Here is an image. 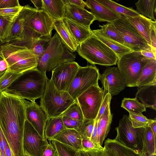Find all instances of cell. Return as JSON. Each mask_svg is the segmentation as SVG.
<instances>
[{"mask_svg": "<svg viewBox=\"0 0 156 156\" xmlns=\"http://www.w3.org/2000/svg\"><path fill=\"white\" fill-rule=\"evenodd\" d=\"M28 102L4 91L0 94V127L14 155L23 152V132Z\"/></svg>", "mask_w": 156, "mask_h": 156, "instance_id": "1", "label": "cell"}, {"mask_svg": "<svg viewBox=\"0 0 156 156\" xmlns=\"http://www.w3.org/2000/svg\"><path fill=\"white\" fill-rule=\"evenodd\" d=\"M48 80L46 73L37 68L22 73L4 91L31 102L41 98Z\"/></svg>", "mask_w": 156, "mask_h": 156, "instance_id": "2", "label": "cell"}, {"mask_svg": "<svg viewBox=\"0 0 156 156\" xmlns=\"http://www.w3.org/2000/svg\"><path fill=\"white\" fill-rule=\"evenodd\" d=\"M1 57L8 66L6 71L22 73L37 68V60L31 50L11 43L0 46Z\"/></svg>", "mask_w": 156, "mask_h": 156, "instance_id": "3", "label": "cell"}, {"mask_svg": "<svg viewBox=\"0 0 156 156\" xmlns=\"http://www.w3.org/2000/svg\"><path fill=\"white\" fill-rule=\"evenodd\" d=\"M76 51L81 57L93 65H115L118 59L112 50L91 33L90 37L78 45Z\"/></svg>", "mask_w": 156, "mask_h": 156, "instance_id": "4", "label": "cell"}, {"mask_svg": "<svg viewBox=\"0 0 156 156\" xmlns=\"http://www.w3.org/2000/svg\"><path fill=\"white\" fill-rule=\"evenodd\" d=\"M75 58V55L66 46L56 32L51 38L44 55L37 61V69L46 73L52 71L62 63L74 61Z\"/></svg>", "mask_w": 156, "mask_h": 156, "instance_id": "5", "label": "cell"}, {"mask_svg": "<svg viewBox=\"0 0 156 156\" xmlns=\"http://www.w3.org/2000/svg\"><path fill=\"white\" fill-rule=\"evenodd\" d=\"M76 100L68 92L57 90L50 79L41 98L40 106L48 119L59 116Z\"/></svg>", "mask_w": 156, "mask_h": 156, "instance_id": "6", "label": "cell"}, {"mask_svg": "<svg viewBox=\"0 0 156 156\" xmlns=\"http://www.w3.org/2000/svg\"><path fill=\"white\" fill-rule=\"evenodd\" d=\"M153 59L143 55L140 51H133L118 58L117 68L124 79L126 86L137 87L143 68Z\"/></svg>", "mask_w": 156, "mask_h": 156, "instance_id": "7", "label": "cell"}, {"mask_svg": "<svg viewBox=\"0 0 156 156\" xmlns=\"http://www.w3.org/2000/svg\"><path fill=\"white\" fill-rule=\"evenodd\" d=\"M113 23L125 43V45L133 51L152 49L144 38L124 14Z\"/></svg>", "mask_w": 156, "mask_h": 156, "instance_id": "8", "label": "cell"}, {"mask_svg": "<svg viewBox=\"0 0 156 156\" xmlns=\"http://www.w3.org/2000/svg\"><path fill=\"white\" fill-rule=\"evenodd\" d=\"M100 74L95 66H80L69 88L68 92L75 100L92 85H98Z\"/></svg>", "mask_w": 156, "mask_h": 156, "instance_id": "9", "label": "cell"}, {"mask_svg": "<svg viewBox=\"0 0 156 156\" xmlns=\"http://www.w3.org/2000/svg\"><path fill=\"white\" fill-rule=\"evenodd\" d=\"M103 92V88L98 85H92L77 98L84 118L96 119L102 102Z\"/></svg>", "mask_w": 156, "mask_h": 156, "instance_id": "10", "label": "cell"}, {"mask_svg": "<svg viewBox=\"0 0 156 156\" xmlns=\"http://www.w3.org/2000/svg\"><path fill=\"white\" fill-rule=\"evenodd\" d=\"M117 134L115 138L125 146L141 152L144 128L133 127L128 116L124 115L115 128Z\"/></svg>", "mask_w": 156, "mask_h": 156, "instance_id": "11", "label": "cell"}, {"mask_svg": "<svg viewBox=\"0 0 156 156\" xmlns=\"http://www.w3.org/2000/svg\"><path fill=\"white\" fill-rule=\"evenodd\" d=\"M49 143L26 119L24 127L23 147L24 154L42 156Z\"/></svg>", "mask_w": 156, "mask_h": 156, "instance_id": "12", "label": "cell"}, {"mask_svg": "<svg viewBox=\"0 0 156 156\" xmlns=\"http://www.w3.org/2000/svg\"><path fill=\"white\" fill-rule=\"evenodd\" d=\"M80 66L74 61L67 62L59 65L52 71L51 79L57 90L68 92Z\"/></svg>", "mask_w": 156, "mask_h": 156, "instance_id": "13", "label": "cell"}, {"mask_svg": "<svg viewBox=\"0 0 156 156\" xmlns=\"http://www.w3.org/2000/svg\"><path fill=\"white\" fill-rule=\"evenodd\" d=\"M99 80L104 89L103 96L108 92L112 96L118 95L126 86L125 80L117 67L107 66L100 74Z\"/></svg>", "mask_w": 156, "mask_h": 156, "instance_id": "14", "label": "cell"}, {"mask_svg": "<svg viewBox=\"0 0 156 156\" xmlns=\"http://www.w3.org/2000/svg\"><path fill=\"white\" fill-rule=\"evenodd\" d=\"M38 11L28 5L23 6L12 22L8 43L21 39L24 27Z\"/></svg>", "mask_w": 156, "mask_h": 156, "instance_id": "15", "label": "cell"}, {"mask_svg": "<svg viewBox=\"0 0 156 156\" xmlns=\"http://www.w3.org/2000/svg\"><path fill=\"white\" fill-rule=\"evenodd\" d=\"M65 5L63 18H66L80 24L88 29L96 19L90 12L63 0Z\"/></svg>", "mask_w": 156, "mask_h": 156, "instance_id": "16", "label": "cell"}, {"mask_svg": "<svg viewBox=\"0 0 156 156\" xmlns=\"http://www.w3.org/2000/svg\"><path fill=\"white\" fill-rule=\"evenodd\" d=\"M26 119L40 136L45 139L44 130L47 119L40 105L35 101L28 102L26 107Z\"/></svg>", "mask_w": 156, "mask_h": 156, "instance_id": "17", "label": "cell"}, {"mask_svg": "<svg viewBox=\"0 0 156 156\" xmlns=\"http://www.w3.org/2000/svg\"><path fill=\"white\" fill-rule=\"evenodd\" d=\"M54 22L49 16L42 10H38L26 25L41 36L51 37Z\"/></svg>", "mask_w": 156, "mask_h": 156, "instance_id": "18", "label": "cell"}, {"mask_svg": "<svg viewBox=\"0 0 156 156\" xmlns=\"http://www.w3.org/2000/svg\"><path fill=\"white\" fill-rule=\"evenodd\" d=\"M87 8L95 17L96 20L100 22L113 23L120 16L118 14L97 0H87L85 1Z\"/></svg>", "mask_w": 156, "mask_h": 156, "instance_id": "19", "label": "cell"}, {"mask_svg": "<svg viewBox=\"0 0 156 156\" xmlns=\"http://www.w3.org/2000/svg\"><path fill=\"white\" fill-rule=\"evenodd\" d=\"M82 140L81 136L76 129H66L50 141L55 140L79 151L82 149Z\"/></svg>", "mask_w": 156, "mask_h": 156, "instance_id": "20", "label": "cell"}, {"mask_svg": "<svg viewBox=\"0 0 156 156\" xmlns=\"http://www.w3.org/2000/svg\"><path fill=\"white\" fill-rule=\"evenodd\" d=\"M90 32L112 50L118 58L126 54L133 51L129 48L111 39L101 28L94 30H91Z\"/></svg>", "mask_w": 156, "mask_h": 156, "instance_id": "21", "label": "cell"}, {"mask_svg": "<svg viewBox=\"0 0 156 156\" xmlns=\"http://www.w3.org/2000/svg\"><path fill=\"white\" fill-rule=\"evenodd\" d=\"M136 97L146 107L156 109V85H147L138 87Z\"/></svg>", "mask_w": 156, "mask_h": 156, "instance_id": "22", "label": "cell"}, {"mask_svg": "<svg viewBox=\"0 0 156 156\" xmlns=\"http://www.w3.org/2000/svg\"><path fill=\"white\" fill-rule=\"evenodd\" d=\"M42 10L54 22L63 19L65 4L63 0H42Z\"/></svg>", "mask_w": 156, "mask_h": 156, "instance_id": "23", "label": "cell"}, {"mask_svg": "<svg viewBox=\"0 0 156 156\" xmlns=\"http://www.w3.org/2000/svg\"><path fill=\"white\" fill-rule=\"evenodd\" d=\"M125 15L135 27L151 47L150 32L151 26L153 21L140 14L139 16L134 17Z\"/></svg>", "mask_w": 156, "mask_h": 156, "instance_id": "24", "label": "cell"}, {"mask_svg": "<svg viewBox=\"0 0 156 156\" xmlns=\"http://www.w3.org/2000/svg\"><path fill=\"white\" fill-rule=\"evenodd\" d=\"M156 85V59H153L142 69L138 79L137 87Z\"/></svg>", "mask_w": 156, "mask_h": 156, "instance_id": "25", "label": "cell"}, {"mask_svg": "<svg viewBox=\"0 0 156 156\" xmlns=\"http://www.w3.org/2000/svg\"><path fill=\"white\" fill-rule=\"evenodd\" d=\"M62 20L78 46L90 36L91 29L67 19L63 18Z\"/></svg>", "mask_w": 156, "mask_h": 156, "instance_id": "26", "label": "cell"}, {"mask_svg": "<svg viewBox=\"0 0 156 156\" xmlns=\"http://www.w3.org/2000/svg\"><path fill=\"white\" fill-rule=\"evenodd\" d=\"M54 29L56 30L64 44L71 52L73 53L76 50L78 45L63 20L55 22Z\"/></svg>", "mask_w": 156, "mask_h": 156, "instance_id": "27", "label": "cell"}, {"mask_svg": "<svg viewBox=\"0 0 156 156\" xmlns=\"http://www.w3.org/2000/svg\"><path fill=\"white\" fill-rule=\"evenodd\" d=\"M112 118L110 104L107 107L98 122V140L99 144L101 146L109 132Z\"/></svg>", "mask_w": 156, "mask_h": 156, "instance_id": "28", "label": "cell"}, {"mask_svg": "<svg viewBox=\"0 0 156 156\" xmlns=\"http://www.w3.org/2000/svg\"><path fill=\"white\" fill-rule=\"evenodd\" d=\"M66 129L62 116L48 119L44 128V137L50 141Z\"/></svg>", "mask_w": 156, "mask_h": 156, "instance_id": "29", "label": "cell"}, {"mask_svg": "<svg viewBox=\"0 0 156 156\" xmlns=\"http://www.w3.org/2000/svg\"><path fill=\"white\" fill-rule=\"evenodd\" d=\"M144 128L141 152L144 156H156V140L149 127Z\"/></svg>", "mask_w": 156, "mask_h": 156, "instance_id": "30", "label": "cell"}, {"mask_svg": "<svg viewBox=\"0 0 156 156\" xmlns=\"http://www.w3.org/2000/svg\"><path fill=\"white\" fill-rule=\"evenodd\" d=\"M104 146L115 150L120 156H144L140 151L128 147L115 139L108 138L105 141Z\"/></svg>", "mask_w": 156, "mask_h": 156, "instance_id": "31", "label": "cell"}, {"mask_svg": "<svg viewBox=\"0 0 156 156\" xmlns=\"http://www.w3.org/2000/svg\"><path fill=\"white\" fill-rule=\"evenodd\" d=\"M135 5L139 13H141L153 21H156L154 16L156 14V0H139Z\"/></svg>", "mask_w": 156, "mask_h": 156, "instance_id": "32", "label": "cell"}, {"mask_svg": "<svg viewBox=\"0 0 156 156\" xmlns=\"http://www.w3.org/2000/svg\"><path fill=\"white\" fill-rule=\"evenodd\" d=\"M97 1L119 14H124L131 17L139 16L140 14L132 7H127L111 0H97Z\"/></svg>", "mask_w": 156, "mask_h": 156, "instance_id": "33", "label": "cell"}, {"mask_svg": "<svg viewBox=\"0 0 156 156\" xmlns=\"http://www.w3.org/2000/svg\"><path fill=\"white\" fill-rule=\"evenodd\" d=\"M17 15H0V44H2L9 42L12 22Z\"/></svg>", "mask_w": 156, "mask_h": 156, "instance_id": "34", "label": "cell"}, {"mask_svg": "<svg viewBox=\"0 0 156 156\" xmlns=\"http://www.w3.org/2000/svg\"><path fill=\"white\" fill-rule=\"evenodd\" d=\"M121 107L126 110L129 112L142 113L146 112V108L138 99L124 98L122 101Z\"/></svg>", "mask_w": 156, "mask_h": 156, "instance_id": "35", "label": "cell"}, {"mask_svg": "<svg viewBox=\"0 0 156 156\" xmlns=\"http://www.w3.org/2000/svg\"><path fill=\"white\" fill-rule=\"evenodd\" d=\"M51 38L48 36H41L34 43L31 50L37 61L44 55L48 47Z\"/></svg>", "mask_w": 156, "mask_h": 156, "instance_id": "36", "label": "cell"}, {"mask_svg": "<svg viewBox=\"0 0 156 156\" xmlns=\"http://www.w3.org/2000/svg\"><path fill=\"white\" fill-rule=\"evenodd\" d=\"M95 123V120H89L84 118L76 129L82 139H90Z\"/></svg>", "mask_w": 156, "mask_h": 156, "instance_id": "37", "label": "cell"}, {"mask_svg": "<svg viewBox=\"0 0 156 156\" xmlns=\"http://www.w3.org/2000/svg\"><path fill=\"white\" fill-rule=\"evenodd\" d=\"M60 116H66L80 121H83L84 119L81 108L76 100Z\"/></svg>", "mask_w": 156, "mask_h": 156, "instance_id": "38", "label": "cell"}, {"mask_svg": "<svg viewBox=\"0 0 156 156\" xmlns=\"http://www.w3.org/2000/svg\"><path fill=\"white\" fill-rule=\"evenodd\" d=\"M99 27L111 39L125 45L124 42L113 23H108L103 25H99Z\"/></svg>", "mask_w": 156, "mask_h": 156, "instance_id": "39", "label": "cell"}, {"mask_svg": "<svg viewBox=\"0 0 156 156\" xmlns=\"http://www.w3.org/2000/svg\"><path fill=\"white\" fill-rule=\"evenodd\" d=\"M129 113V118L133 127L134 128H145L147 126L151 119H147L142 113Z\"/></svg>", "mask_w": 156, "mask_h": 156, "instance_id": "40", "label": "cell"}, {"mask_svg": "<svg viewBox=\"0 0 156 156\" xmlns=\"http://www.w3.org/2000/svg\"><path fill=\"white\" fill-rule=\"evenodd\" d=\"M22 73L6 71L0 78V94L5 90Z\"/></svg>", "mask_w": 156, "mask_h": 156, "instance_id": "41", "label": "cell"}, {"mask_svg": "<svg viewBox=\"0 0 156 156\" xmlns=\"http://www.w3.org/2000/svg\"><path fill=\"white\" fill-rule=\"evenodd\" d=\"M52 144L56 149L58 156H76L78 151L74 148L55 140H52Z\"/></svg>", "mask_w": 156, "mask_h": 156, "instance_id": "42", "label": "cell"}, {"mask_svg": "<svg viewBox=\"0 0 156 156\" xmlns=\"http://www.w3.org/2000/svg\"><path fill=\"white\" fill-rule=\"evenodd\" d=\"M112 97V95L109 92L107 93L105 96H103L101 104L95 120L98 121L100 117L104 114L107 107L110 104Z\"/></svg>", "mask_w": 156, "mask_h": 156, "instance_id": "43", "label": "cell"}, {"mask_svg": "<svg viewBox=\"0 0 156 156\" xmlns=\"http://www.w3.org/2000/svg\"><path fill=\"white\" fill-rule=\"evenodd\" d=\"M63 122L66 129H76L82 121H80L66 116H62Z\"/></svg>", "mask_w": 156, "mask_h": 156, "instance_id": "44", "label": "cell"}, {"mask_svg": "<svg viewBox=\"0 0 156 156\" xmlns=\"http://www.w3.org/2000/svg\"><path fill=\"white\" fill-rule=\"evenodd\" d=\"M82 146L81 150L82 151L99 150L103 148L98 146L90 139H82Z\"/></svg>", "mask_w": 156, "mask_h": 156, "instance_id": "45", "label": "cell"}, {"mask_svg": "<svg viewBox=\"0 0 156 156\" xmlns=\"http://www.w3.org/2000/svg\"><path fill=\"white\" fill-rule=\"evenodd\" d=\"M151 48L156 51V21H153L151 23L150 32Z\"/></svg>", "mask_w": 156, "mask_h": 156, "instance_id": "46", "label": "cell"}, {"mask_svg": "<svg viewBox=\"0 0 156 156\" xmlns=\"http://www.w3.org/2000/svg\"><path fill=\"white\" fill-rule=\"evenodd\" d=\"M23 7V6L20 5L12 8L0 9V15H16L21 10Z\"/></svg>", "mask_w": 156, "mask_h": 156, "instance_id": "47", "label": "cell"}, {"mask_svg": "<svg viewBox=\"0 0 156 156\" xmlns=\"http://www.w3.org/2000/svg\"><path fill=\"white\" fill-rule=\"evenodd\" d=\"M20 5L18 0H0V9L12 8Z\"/></svg>", "mask_w": 156, "mask_h": 156, "instance_id": "48", "label": "cell"}, {"mask_svg": "<svg viewBox=\"0 0 156 156\" xmlns=\"http://www.w3.org/2000/svg\"><path fill=\"white\" fill-rule=\"evenodd\" d=\"M82 151L88 156H108L104 147L103 148L99 150Z\"/></svg>", "mask_w": 156, "mask_h": 156, "instance_id": "49", "label": "cell"}, {"mask_svg": "<svg viewBox=\"0 0 156 156\" xmlns=\"http://www.w3.org/2000/svg\"><path fill=\"white\" fill-rule=\"evenodd\" d=\"M49 143L44 152L42 156H58L56 149L54 146L49 141Z\"/></svg>", "mask_w": 156, "mask_h": 156, "instance_id": "50", "label": "cell"}, {"mask_svg": "<svg viewBox=\"0 0 156 156\" xmlns=\"http://www.w3.org/2000/svg\"><path fill=\"white\" fill-rule=\"evenodd\" d=\"M141 54L144 56L151 59H156V51L152 49L140 51Z\"/></svg>", "mask_w": 156, "mask_h": 156, "instance_id": "51", "label": "cell"}, {"mask_svg": "<svg viewBox=\"0 0 156 156\" xmlns=\"http://www.w3.org/2000/svg\"><path fill=\"white\" fill-rule=\"evenodd\" d=\"M8 66L5 61L2 58L0 59V78L6 71Z\"/></svg>", "mask_w": 156, "mask_h": 156, "instance_id": "52", "label": "cell"}, {"mask_svg": "<svg viewBox=\"0 0 156 156\" xmlns=\"http://www.w3.org/2000/svg\"><path fill=\"white\" fill-rule=\"evenodd\" d=\"M68 2L83 9L87 7L85 1L82 0H67Z\"/></svg>", "mask_w": 156, "mask_h": 156, "instance_id": "53", "label": "cell"}, {"mask_svg": "<svg viewBox=\"0 0 156 156\" xmlns=\"http://www.w3.org/2000/svg\"><path fill=\"white\" fill-rule=\"evenodd\" d=\"M148 126L151 129L153 133L154 138L156 140V118L154 119H151Z\"/></svg>", "mask_w": 156, "mask_h": 156, "instance_id": "54", "label": "cell"}, {"mask_svg": "<svg viewBox=\"0 0 156 156\" xmlns=\"http://www.w3.org/2000/svg\"><path fill=\"white\" fill-rule=\"evenodd\" d=\"M30 1L34 4L36 9L38 10H42L43 4L42 0H33Z\"/></svg>", "mask_w": 156, "mask_h": 156, "instance_id": "55", "label": "cell"}, {"mask_svg": "<svg viewBox=\"0 0 156 156\" xmlns=\"http://www.w3.org/2000/svg\"><path fill=\"white\" fill-rule=\"evenodd\" d=\"M108 156H120L115 150L104 146Z\"/></svg>", "mask_w": 156, "mask_h": 156, "instance_id": "56", "label": "cell"}, {"mask_svg": "<svg viewBox=\"0 0 156 156\" xmlns=\"http://www.w3.org/2000/svg\"><path fill=\"white\" fill-rule=\"evenodd\" d=\"M76 156H88L83 151L80 150L78 151L76 153Z\"/></svg>", "mask_w": 156, "mask_h": 156, "instance_id": "57", "label": "cell"}, {"mask_svg": "<svg viewBox=\"0 0 156 156\" xmlns=\"http://www.w3.org/2000/svg\"><path fill=\"white\" fill-rule=\"evenodd\" d=\"M24 156H30L28 154H25L24 155Z\"/></svg>", "mask_w": 156, "mask_h": 156, "instance_id": "58", "label": "cell"}, {"mask_svg": "<svg viewBox=\"0 0 156 156\" xmlns=\"http://www.w3.org/2000/svg\"><path fill=\"white\" fill-rule=\"evenodd\" d=\"M1 58H2L1 57L0 55V59Z\"/></svg>", "mask_w": 156, "mask_h": 156, "instance_id": "59", "label": "cell"}, {"mask_svg": "<svg viewBox=\"0 0 156 156\" xmlns=\"http://www.w3.org/2000/svg\"></svg>", "mask_w": 156, "mask_h": 156, "instance_id": "60", "label": "cell"}]
</instances>
